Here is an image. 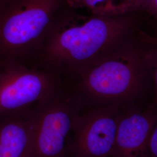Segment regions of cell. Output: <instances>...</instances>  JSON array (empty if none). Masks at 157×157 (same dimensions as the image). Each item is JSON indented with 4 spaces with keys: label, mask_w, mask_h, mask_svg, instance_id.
Listing matches in <instances>:
<instances>
[{
    "label": "cell",
    "mask_w": 157,
    "mask_h": 157,
    "mask_svg": "<svg viewBox=\"0 0 157 157\" xmlns=\"http://www.w3.org/2000/svg\"><path fill=\"white\" fill-rule=\"evenodd\" d=\"M157 46V39L139 27L106 56L62 80L79 96L83 110L147 105L156 94Z\"/></svg>",
    "instance_id": "1"
},
{
    "label": "cell",
    "mask_w": 157,
    "mask_h": 157,
    "mask_svg": "<svg viewBox=\"0 0 157 157\" xmlns=\"http://www.w3.org/2000/svg\"><path fill=\"white\" fill-rule=\"evenodd\" d=\"M137 13L106 17L69 12L56 17L38 51L40 67L61 79L99 60L138 26Z\"/></svg>",
    "instance_id": "2"
},
{
    "label": "cell",
    "mask_w": 157,
    "mask_h": 157,
    "mask_svg": "<svg viewBox=\"0 0 157 157\" xmlns=\"http://www.w3.org/2000/svg\"><path fill=\"white\" fill-rule=\"evenodd\" d=\"M66 0H12L0 12V53L13 58L37 53Z\"/></svg>",
    "instance_id": "3"
},
{
    "label": "cell",
    "mask_w": 157,
    "mask_h": 157,
    "mask_svg": "<svg viewBox=\"0 0 157 157\" xmlns=\"http://www.w3.org/2000/svg\"><path fill=\"white\" fill-rule=\"evenodd\" d=\"M33 157H65L75 124L83 111L80 98L62 82L34 107Z\"/></svg>",
    "instance_id": "4"
},
{
    "label": "cell",
    "mask_w": 157,
    "mask_h": 157,
    "mask_svg": "<svg viewBox=\"0 0 157 157\" xmlns=\"http://www.w3.org/2000/svg\"><path fill=\"white\" fill-rule=\"evenodd\" d=\"M61 78L40 67H29L13 58L0 62V112L33 107L58 88Z\"/></svg>",
    "instance_id": "5"
},
{
    "label": "cell",
    "mask_w": 157,
    "mask_h": 157,
    "mask_svg": "<svg viewBox=\"0 0 157 157\" xmlns=\"http://www.w3.org/2000/svg\"><path fill=\"white\" fill-rule=\"evenodd\" d=\"M122 106L111 104L82 111L67 148L70 157H111Z\"/></svg>",
    "instance_id": "6"
},
{
    "label": "cell",
    "mask_w": 157,
    "mask_h": 157,
    "mask_svg": "<svg viewBox=\"0 0 157 157\" xmlns=\"http://www.w3.org/2000/svg\"><path fill=\"white\" fill-rule=\"evenodd\" d=\"M157 124L156 100L122 107L111 157H148L147 143Z\"/></svg>",
    "instance_id": "7"
},
{
    "label": "cell",
    "mask_w": 157,
    "mask_h": 157,
    "mask_svg": "<svg viewBox=\"0 0 157 157\" xmlns=\"http://www.w3.org/2000/svg\"><path fill=\"white\" fill-rule=\"evenodd\" d=\"M34 105L0 112V157H33Z\"/></svg>",
    "instance_id": "8"
},
{
    "label": "cell",
    "mask_w": 157,
    "mask_h": 157,
    "mask_svg": "<svg viewBox=\"0 0 157 157\" xmlns=\"http://www.w3.org/2000/svg\"><path fill=\"white\" fill-rule=\"evenodd\" d=\"M142 0H66L74 9H84L101 17L124 16L141 11Z\"/></svg>",
    "instance_id": "9"
},
{
    "label": "cell",
    "mask_w": 157,
    "mask_h": 157,
    "mask_svg": "<svg viewBox=\"0 0 157 157\" xmlns=\"http://www.w3.org/2000/svg\"><path fill=\"white\" fill-rule=\"evenodd\" d=\"M148 157H157V124L153 128L147 143Z\"/></svg>",
    "instance_id": "10"
},
{
    "label": "cell",
    "mask_w": 157,
    "mask_h": 157,
    "mask_svg": "<svg viewBox=\"0 0 157 157\" xmlns=\"http://www.w3.org/2000/svg\"><path fill=\"white\" fill-rule=\"evenodd\" d=\"M150 16L157 17V0H142L141 11Z\"/></svg>",
    "instance_id": "11"
},
{
    "label": "cell",
    "mask_w": 157,
    "mask_h": 157,
    "mask_svg": "<svg viewBox=\"0 0 157 157\" xmlns=\"http://www.w3.org/2000/svg\"><path fill=\"white\" fill-rule=\"evenodd\" d=\"M65 157H69V156H68V155H66V156H65Z\"/></svg>",
    "instance_id": "12"
}]
</instances>
